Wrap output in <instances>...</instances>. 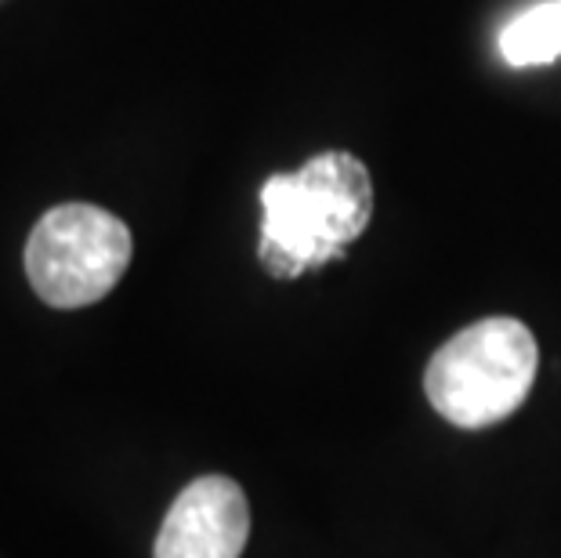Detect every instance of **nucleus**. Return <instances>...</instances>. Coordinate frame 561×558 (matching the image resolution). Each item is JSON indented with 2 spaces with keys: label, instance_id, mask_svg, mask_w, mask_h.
<instances>
[{
  "label": "nucleus",
  "instance_id": "f257e3e1",
  "mask_svg": "<svg viewBox=\"0 0 561 558\" xmlns=\"http://www.w3.org/2000/svg\"><path fill=\"white\" fill-rule=\"evenodd\" d=\"M374 218V182L359 157L319 152L290 174L261 185L257 258L268 276L297 280L344 258Z\"/></svg>",
  "mask_w": 561,
  "mask_h": 558
},
{
  "label": "nucleus",
  "instance_id": "f03ea898",
  "mask_svg": "<svg viewBox=\"0 0 561 558\" xmlns=\"http://www.w3.org/2000/svg\"><path fill=\"white\" fill-rule=\"evenodd\" d=\"M540 349L522 319L489 316L463 327L424 371L427 402L457 429H489L529 399Z\"/></svg>",
  "mask_w": 561,
  "mask_h": 558
},
{
  "label": "nucleus",
  "instance_id": "20e7f679",
  "mask_svg": "<svg viewBox=\"0 0 561 558\" xmlns=\"http://www.w3.org/2000/svg\"><path fill=\"white\" fill-rule=\"evenodd\" d=\"M250 537V508L229 475H199L174 497L152 558H240Z\"/></svg>",
  "mask_w": 561,
  "mask_h": 558
},
{
  "label": "nucleus",
  "instance_id": "39448f33",
  "mask_svg": "<svg viewBox=\"0 0 561 558\" xmlns=\"http://www.w3.org/2000/svg\"><path fill=\"white\" fill-rule=\"evenodd\" d=\"M500 55L515 69L561 58V0H540L511 19L500 33Z\"/></svg>",
  "mask_w": 561,
  "mask_h": 558
},
{
  "label": "nucleus",
  "instance_id": "7ed1b4c3",
  "mask_svg": "<svg viewBox=\"0 0 561 558\" xmlns=\"http://www.w3.org/2000/svg\"><path fill=\"white\" fill-rule=\"evenodd\" d=\"M130 229L105 207L58 204L33 225L26 240V276L51 308L94 305L124 280L130 265Z\"/></svg>",
  "mask_w": 561,
  "mask_h": 558
}]
</instances>
